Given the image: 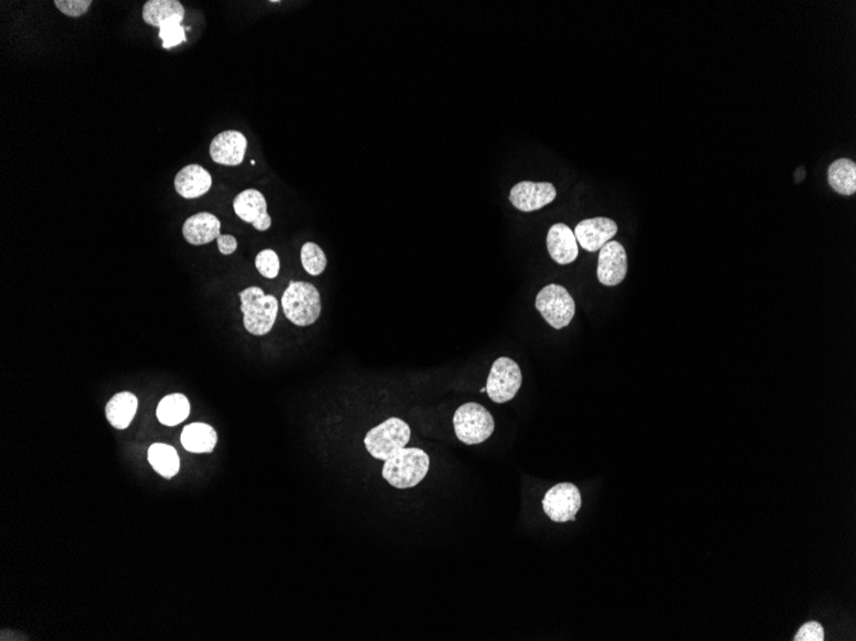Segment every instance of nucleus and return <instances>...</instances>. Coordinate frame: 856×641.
<instances>
[{"instance_id": "nucleus-1", "label": "nucleus", "mask_w": 856, "mask_h": 641, "mask_svg": "<svg viewBox=\"0 0 856 641\" xmlns=\"http://www.w3.org/2000/svg\"><path fill=\"white\" fill-rule=\"evenodd\" d=\"M428 470L429 458L425 450L416 447H404L386 459L383 476L394 488L408 489L419 485L428 474Z\"/></svg>"}, {"instance_id": "nucleus-2", "label": "nucleus", "mask_w": 856, "mask_h": 641, "mask_svg": "<svg viewBox=\"0 0 856 641\" xmlns=\"http://www.w3.org/2000/svg\"><path fill=\"white\" fill-rule=\"evenodd\" d=\"M244 326L250 334L265 335L276 323L278 301L275 296L266 295L259 287H249L239 293Z\"/></svg>"}, {"instance_id": "nucleus-3", "label": "nucleus", "mask_w": 856, "mask_h": 641, "mask_svg": "<svg viewBox=\"0 0 856 641\" xmlns=\"http://www.w3.org/2000/svg\"><path fill=\"white\" fill-rule=\"evenodd\" d=\"M281 304L287 319L298 326L314 325L322 311L319 289L308 282H290Z\"/></svg>"}, {"instance_id": "nucleus-4", "label": "nucleus", "mask_w": 856, "mask_h": 641, "mask_svg": "<svg viewBox=\"0 0 856 641\" xmlns=\"http://www.w3.org/2000/svg\"><path fill=\"white\" fill-rule=\"evenodd\" d=\"M453 424L456 438L468 446L483 443L495 431L494 417L476 402L462 405L454 414Z\"/></svg>"}, {"instance_id": "nucleus-5", "label": "nucleus", "mask_w": 856, "mask_h": 641, "mask_svg": "<svg viewBox=\"0 0 856 641\" xmlns=\"http://www.w3.org/2000/svg\"><path fill=\"white\" fill-rule=\"evenodd\" d=\"M410 441V425L398 417H390L368 432L365 444L372 458L386 461L398 450L404 449Z\"/></svg>"}, {"instance_id": "nucleus-6", "label": "nucleus", "mask_w": 856, "mask_h": 641, "mask_svg": "<svg viewBox=\"0 0 856 641\" xmlns=\"http://www.w3.org/2000/svg\"><path fill=\"white\" fill-rule=\"evenodd\" d=\"M535 307L546 320L547 325L554 329H563L570 325L576 314L573 298L561 284L552 283L544 287L537 293Z\"/></svg>"}, {"instance_id": "nucleus-7", "label": "nucleus", "mask_w": 856, "mask_h": 641, "mask_svg": "<svg viewBox=\"0 0 856 641\" xmlns=\"http://www.w3.org/2000/svg\"><path fill=\"white\" fill-rule=\"evenodd\" d=\"M522 373L514 360L500 358L496 360L487 378L486 392L490 400L495 404H505L516 397L521 389Z\"/></svg>"}, {"instance_id": "nucleus-8", "label": "nucleus", "mask_w": 856, "mask_h": 641, "mask_svg": "<svg viewBox=\"0 0 856 641\" xmlns=\"http://www.w3.org/2000/svg\"><path fill=\"white\" fill-rule=\"evenodd\" d=\"M581 504L579 488L571 483L556 484L546 492L543 500L546 516L554 522L574 521Z\"/></svg>"}, {"instance_id": "nucleus-9", "label": "nucleus", "mask_w": 856, "mask_h": 641, "mask_svg": "<svg viewBox=\"0 0 856 641\" xmlns=\"http://www.w3.org/2000/svg\"><path fill=\"white\" fill-rule=\"evenodd\" d=\"M627 271V254L625 247L617 241L605 244L599 253V282L608 287L617 286L625 280Z\"/></svg>"}, {"instance_id": "nucleus-10", "label": "nucleus", "mask_w": 856, "mask_h": 641, "mask_svg": "<svg viewBox=\"0 0 856 641\" xmlns=\"http://www.w3.org/2000/svg\"><path fill=\"white\" fill-rule=\"evenodd\" d=\"M556 198V190L550 183H531V181H522L517 183L510 190L509 200L514 208L518 210L528 211L540 210L550 202L554 201Z\"/></svg>"}, {"instance_id": "nucleus-11", "label": "nucleus", "mask_w": 856, "mask_h": 641, "mask_svg": "<svg viewBox=\"0 0 856 641\" xmlns=\"http://www.w3.org/2000/svg\"><path fill=\"white\" fill-rule=\"evenodd\" d=\"M234 210L236 216L250 223L257 231H267L272 225L267 213V201L258 190L249 189L239 193L234 199Z\"/></svg>"}, {"instance_id": "nucleus-12", "label": "nucleus", "mask_w": 856, "mask_h": 641, "mask_svg": "<svg viewBox=\"0 0 856 641\" xmlns=\"http://www.w3.org/2000/svg\"><path fill=\"white\" fill-rule=\"evenodd\" d=\"M617 232H618V226L613 219L598 217L580 222L574 229V236L583 250L596 253L600 251L605 244L612 241Z\"/></svg>"}, {"instance_id": "nucleus-13", "label": "nucleus", "mask_w": 856, "mask_h": 641, "mask_svg": "<svg viewBox=\"0 0 856 641\" xmlns=\"http://www.w3.org/2000/svg\"><path fill=\"white\" fill-rule=\"evenodd\" d=\"M247 147V138L241 132L229 129V131L221 132L212 140L211 158L217 165L236 167L243 163Z\"/></svg>"}, {"instance_id": "nucleus-14", "label": "nucleus", "mask_w": 856, "mask_h": 641, "mask_svg": "<svg viewBox=\"0 0 856 641\" xmlns=\"http://www.w3.org/2000/svg\"><path fill=\"white\" fill-rule=\"evenodd\" d=\"M547 251L555 263L571 264L579 258V242L574 232L564 223H555L547 232Z\"/></svg>"}, {"instance_id": "nucleus-15", "label": "nucleus", "mask_w": 856, "mask_h": 641, "mask_svg": "<svg viewBox=\"0 0 856 641\" xmlns=\"http://www.w3.org/2000/svg\"><path fill=\"white\" fill-rule=\"evenodd\" d=\"M212 187V175L198 165H186L175 177V189L184 199H196L205 195Z\"/></svg>"}, {"instance_id": "nucleus-16", "label": "nucleus", "mask_w": 856, "mask_h": 641, "mask_svg": "<svg viewBox=\"0 0 856 641\" xmlns=\"http://www.w3.org/2000/svg\"><path fill=\"white\" fill-rule=\"evenodd\" d=\"M183 235L185 240L194 246L210 244L221 236V222L219 218L211 213L195 214L187 218L184 223Z\"/></svg>"}, {"instance_id": "nucleus-17", "label": "nucleus", "mask_w": 856, "mask_h": 641, "mask_svg": "<svg viewBox=\"0 0 856 641\" xmlns=\"http://www.w3.org/2000/svg\"><path fill=\"white\" fill-rule=\"evenodd\" d=\"M185 8L178 0H149L143 8V20L147 25L162 27L168 21L183 23Z\"/></svg>"}, {"instance_id": "nucleus-18", "label": "nucleus", "mask_w": 856, "mask_h": 641, "mask_svg": "<svg viewBox=\"0 0 856 641\" xmlns=\"http://www.w3.org/2000/svg\"><path fill=\"white\" fill-rule=\"evenodd\" d=\"M216 431L204 423H194L186 425L181 434L184 449L192 453H211L216 449Z\"/></svg>"}, {"instance_id": "nucleus-19", "label": "nucleus", "mask_w": 856, "mask_h": 641, "mask_svg": "<svg viewBox=\"0 0 856 641\" xmlns=\"http://www.w3.org/2000/svg\"><path fill=\"white\" fill-rule=\"evenodd\" d=\"M138 410V398L130 392L117 393L105 407L108 422L116 429L129 428Z\"/></svg>"}, {"instance_id": "nucleus-20", "label": "nucleus", "mask_w": 856, "mask_h": 641, "mask_svg": "<svg viewBox=\"0 0 856 641\" xmlns=\"http://www.w3.org/2000/svg\"><path fill=\"white\" fill-rule=\"evenodd\" d=\"M828 183L833 191L843 196L856 192V163L851 159H837L828 168Z\"/></svg>"}, {"instance_id": "nucleus-21", "label": "nucleus", "mask_w": 856, "mask_h": 641, "mask_svg": "<svg viewBox=\"0 0 856 641\" xmlns=\"http://www.w3.org/2000/svg\"><path fill=\"white\" fill-rule=\"evenodd\" d=\"M151 467L166 479H171L180 470V458L174 447L165 443L151 444L148 450Z\"/></svg>"}, {"instance_id": "nucleus-22", "label": "nucleus", "mask_w": 856, "mask_h": 641, "mask_svg": "<svg viewBox=\"0 0 856 641\" xmlns=\"http://www.w3.org/2000/svg\"><path fill=\"white\" fill-rule=\"evenodd\" d=\"M190 414L189 400L180 393L166 396L157 408V417L162 424L176 426L185 422Z\"/></svg>"}, {"instance_id": "nucleus-23", "label": "nucleus", "mask_w": 856, "mask_h": 641, "mask_svg": "<svg viewBox=\"0 0 856 641\" xmlns=\"http://www.w3.org/2000/svg\"><path fill=\"white\" fill-rule=\"evenodd\" d=\"M301 259L302 268L305 269L308 274L314 275V277L322 274L328 267V259H326L325 253L314 242L304 244V246L302 247Z\"/></svg>"}, {"instance_id": "nucleus-24", "label": "nucleus", "mask_w": 856, "mask_h": 641, "mask_svg": "<svg viewBox=\"0 0 856 641\" xmlns=\"http://www.w3.org/2000/svg\"><path fill=\"white\" fill-rule=\"evenodd\" d=\"M159 38L162 39L163 48L171 49L186 41L185 29L178 21H168L160 27Z\"/></svg>"}, {"instance_id": "nucleus-25", "label": "nucleus", "mask_w": 856, "mask_h": 641, "mask_svg": "<svg viewBox=\"0 0 856 641\" xmlns=\"http://www.w3.org/2000/svg\"><path fill=\"white\" fill-rule=\"evenodd\" d=\"M257 271L268 280H275L280 273V259L274 250H262L256 258Z\"/></svg>"}, {"instance_id": "nucleus-26", "label": "nucleus", "mask_w": 856, "mask_h": 641, "mask_svg": "<svg viewBox=\"0 0 856 641\" xmlns=\"http://www.w3.org/2000/svg\"><path fill=\"white\" fill-rule=\"evenodd\" d=\"M56 7L68 17H81L92 7V0H56Z\"/></svg>"}, {"instance_id": "nucleus-27", "label": "nucleus", "mask_w": 856, "mask_h": 641, "mask_svg": "<svg viewBox=\"0 0 856 641\" xmlns=\"http://www.w3.org/2000/svg\"><path fill=\"white\" fill-rule=\"evenodd\" d=\"M795 641H823L824 640V630L818 622H807L800 628Z\"/></svg>"}, {"instance_id": "nucleus-28", "label": "nucleus", "mask_w": 856, "mask_h": 641, "mask_svg": "<svg viewBox=\"0 0 856 641\" xmlns=\"http://www.w3.org/2000/svg\"><path fill=\"white\" fill-rule=\"evenodd\" d=\"M217 244H219V250L222 255H231L238 249V241H236L234 236L221 235L217 238Z\"/></svg>"}, {"instance_id": "nucleus-29", "label": "nucleus", "mask_w": 856, "mask_h": 641, "mask_svg": "<svg viewBox=\"0 0 856 641\" xmlns=\"http://www.w3.org/2000/svg\"><path fill=\"white\" fill-rule=\"evenodd\" d=\"M485 392H486V387H483V388L481 389V393H485Z\"/></svg>"}]
</instances>
